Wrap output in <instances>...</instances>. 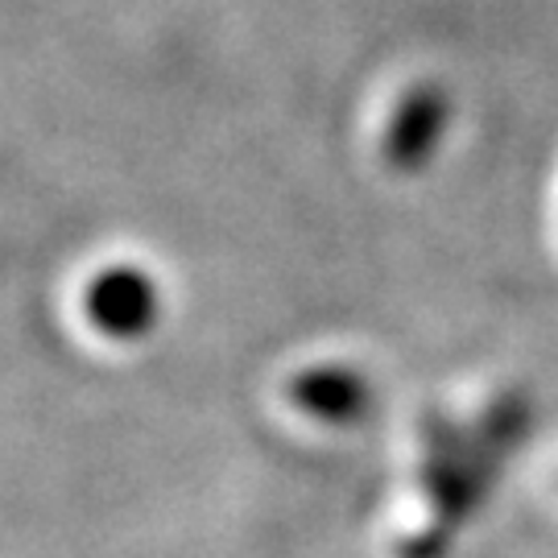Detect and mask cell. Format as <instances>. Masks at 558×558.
<instances>
[{
    "instance_id": "3",
    "label": "cell",
    "mask_w": 558,
    "mask_h": 558,
    "mask_svg": "<svg viewBox=\"0 0 558 558\" xmlns=\"http://www.w3.org/2000/svg\"><path fill=\"white\" fill-rule=\"evenodd\" d=\"M442 120H447V104H442L439 92L418 87L414 96H405V104L389 124V158L398 166H418L435 149Z\"/></svg>"
},
{
    "instance_id": "2",
    "label": "cell",
    "mask_w": 558,
    "mask_h": 558,
    "mask_svg": "<svg viewBox=\"0 0 558 558\" xmlns=\"http://www.w3.org/2000/svg\"><path fill=\"white\" fill-rule=\"evenodd\" d=\"M290 398L319 422H356L368 410V380L352 368H311L294 377Z\"/></svg>"
},
{
    "instance_id": "1",
    "label": "cell",
    "mask_w": 558,
    "mask_h": 558,
    "mask_svg": "<svg viewBox=\"0 0 558 558\" xmlns=\"http://www.w3.org/2000/svg\"><path fill=\"white\" fill-rule=\"evenodd\" d=\"M87 319L112 339L149 336L158 319V290L137 269H108L87 290Z\"/></svg>"
}]
</instances>
